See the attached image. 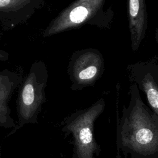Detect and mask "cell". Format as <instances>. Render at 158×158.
Instances as JSON below:
<instances>
[{"label":"cell","instance_id":"obj_5","mask_svg":"<svg viewBox=\"0 0 158 158\" xmlns=\"http://www.w3.org/2000/svg\"><path fill=\"white\" fill-rule=\"evenodd\" d=\"M104 69V59L99 51L87 49L74 54L69 65V75L74 86L93 85L101 77Z\"/></svg>","mask_w":158,"mask_h":158},{"label":"cell","instance_id":"obj_1","mask_svg":"<svg viewBox=\"0 0 158 158\" xmlns=\"http://www.w3.org/2000/svg\"><path fill=\"white\" fill-rule=\"evenodd\" d=\"M131 106L120 130L122 144L141 156H154L158 153V117L138 94Z\"/></svg>","mask_w":158,"mask_h":158},{"label":"cell","instance_id":"obj_7","mask_svg":"<svg viewBox=\"0 0 158 158\" xmlns=\"http://www.w3.org/2000/svg\"><path fill=\"white\" fill-rule=\"evenodd\" d=\"M128 17L133 52L138 50L145 37L148 15L145 0H128Z\"/></svg>","mask_w":158,"mask_h":158},{"label":"cell","instance_id":"obj_9","mask_svg":"<svg viewBox=\"0 0 158 158\" xmlns=\"http://www.w3.org/2000/svg\"><path fill=\"white\" fill-rule=\"evenodd\" d=\"M140 86L146 96L149 106L158 117V85L157 83L153 77L148 73L141 80Z\"/></svg>","mask_w":158,"mask_h":158},{"label":"cell","instance_id":"obj_11","mask_svg":"<svg viewBox=\"0 0 158 158\" xmlns=\"http://www.w3.org/2000/svg\"><path fill=\"white\" fill-rule=\"evenodd\" d=\"M156 41L157 43H158V28L156 30Z\"/></svg>","mask_w":158,"mask_h":158},{"label":"cell","instance_id":"obj_8","mask_svg":"<svg viewBox=\"0 0 158 158\" xmlns=\"http://www.w3.org/2000/svg\"><path fill=\"white\" fill-rule=\"evenodd\" d=\"M23 79L22 75L17 72L8 69L0 71V123L6 122L9 112L8 101Z\"/></svg>","mask_w":158,"mask_h":158},{"label":"cell","instance_id":"obj_4","mask_svg":"<svg viewBox=\"0 0 158 158\" xmlns=\"http://www.w3.org/2000/svg\"><path fill=\"white\" fill-rule=\"evenodd\" d=\"M104 107V101L100 99L79 112L69 122L67 128L73 134L78 158H94L97 144L93 136V125Z\"/></svg>","mask_w":158,"mask_h":158},{"label":"cell","instance_id":"obj_10","mask_svg":"<svg viewBox=\"0 0 158 158\" xmlns=\"http://www.w3.org/2000/svg\"><path fill=\"white\" fill-rule=\"evenodd\" d=\"M9 53L0 48V61H6L9 59Z\"/></svg>","mask_w":158,"mask_h":158},{"label":"cell","instance_id":"obj_3","mask_svg":"<svg viewBox=\"0 0 158 158\" xmlns=\"http://www.w3.org/2000/svg\"><path fill=\"white\" fill-rule=\"evenodd\" d=\"M48 77L45 63L36 60L23 79L18 95V107L20 116L23 120L31 118L44 102Z\"/></svg>","mask_w":158,"mask_h":158},{"label":"cell","instance_id":"obj_2","mask_svg":"<svg viewBox=\"0 0 158 158\" xmlns=\"http://www.w3.org/2000/svg\"><path fill=\"white\" fill-rule=\"evenodd\" d=\"M104 2L105 0H75L51 21L43 30V37H50L87 23L99 27L96 17L101 19L112 13L103 10Z\"/></svg>","mask_w":158,"mask_h":158},{"label":"cell","instance_id":"obj_6","mask_svg":"<svg viewBox=\"0 0 158 158\" xmlns=\"http://www.w3.org/2000/svg\"><path fill=\"white\" fill-rule=\"evenodd\" d=\"M45 4L44 0H0V23L5 30L25 23Z\"/></svg>","mask_w":158,"mask_h":158}]
</instances>
